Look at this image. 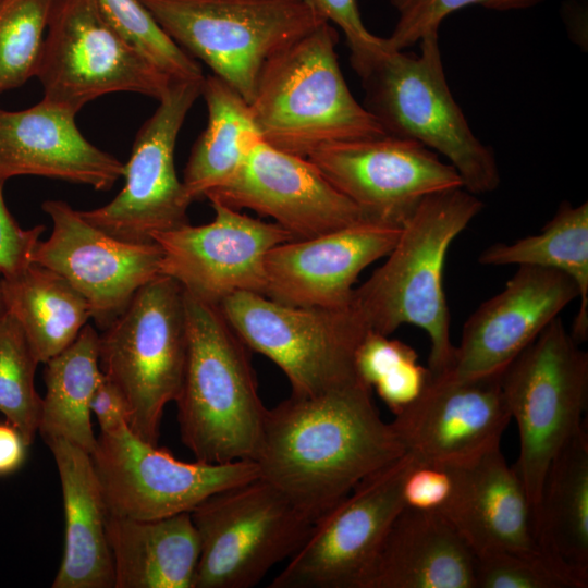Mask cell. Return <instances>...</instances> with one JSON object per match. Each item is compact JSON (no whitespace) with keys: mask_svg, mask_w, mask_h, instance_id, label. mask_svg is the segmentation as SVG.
<instances>
[{"mask_svg":"<svg viewBox=\"0 0 588 588\" xmlns=\"http://www.w3.org/2000/svg\"><path fill=\"white\" fill-rule=\"evenodd\" d=\"M360 381L268 409L254 458L259 478L313 523L406 450Z\"/></svg>","mask_w":588,"mask_h":588,"instance_id":"6da1fadb","label":"cell"},{"mask_svg":"<svg viewBox=\"0 0 588 588\" xmlns=\"http://www.w3.org/2000/svg\"><path fill=\"white\" fill-rule=\"evenodd\" d=\"M482 207L464 187L428 195L403 223L388 259L353 291L350 305L370 331L390 335L413 324L428 334L432 377L450 371L455 351L443 287L446 254Z\"/></svg>","mask_w":588,"mask_h":588,"instance_id":"7a4b0ae2","label":"cell"},{"mask_svg":"<svg viewBox=\"0 0 588 588\" xmlns=\"http://www.w3.org/2000/svg\"><path fill=\"white\" fill-rule=\"evenodd\" d=\"M187 358L175 401L183 444L196 461H254L268 408L257 387L248 347L218 305L184 291Z\"/></svg>","mask_w":588,"mask_h":588,"instance_id":"3957f363","label":"cell"},{"mask_svg":"<svg viewBox=\"0 0 588 588\" xmlns=\"http://www.w3.org/2000/svg\"><path fill=\"white\" fill-rule=\"evenodd\" d=\"M338 38L324 22L264 65L249 107L269 145L307 158L329 144L387 134L353 97L338 61Z\"/></svg>","mask_w":588,"mask_h":588,"instance_id":"277c9868","label":"cell"},{"mask_svg":"<svg viewBox=\"0 0 588 588\" xmlns=\"http://www.w3.org/2000/svg\"><path fill=\"white\" fill-rule=\"evenodd\" d=\"M438 33L419 40V54L385 47L358 74L365 108L387 134L416 140L445 156L465 189L475 195L489 193L501 181L497 159L473 133L451 94Z\"/></svg>","mask_w":588,"mask_h":588,"instance_id":"5b68a950","label":"cell"},{"mask_svg":"<svg viewBox=\"0 0 588 588\" xmlns=\"http://www.w3.org/2000/svg\"><path fill=\"white\" fill-rule=\"evenodd\" d=\"M168 34L248 103L264 65L327 22L302 0H138Z\"/></svg>","mask_w":588,"mask_h":588,"instance_id":"8992f818","label":"cell"},{"mask_svg":"<svg viewBox=\"0 0 588 588\" xmlns=\"http://www.w3.org/2000/svg\"><path fill=\"white\" fill-rule=\"evenodd\" d=\"M99 366L124 394L130 429L157 445L164 407L175 402L187 358L184 289L160 274L99 334Z\"/></svg>","mask_w":588,"mask_h":588,"instance_id":"52a82bcc","label":"cell"},{"mask_svg":"<svg viewBox=\"0 0 588 588\" xmlns=\"http://www.w3.org/2000/svg\"><path fill=\"white\" fill-rule=\"evenodd\" d=\"M501 382L518 428L514 467L535 516L552 458L586 424L588 354L556 317L503 370Z\"/></svg>","mask_w":588,"mask_h":588,"instance_id":"ba28073f","label":"cell"},{"mask_svg":"<svg viewBox=\"0 0 588 588\" xmlns=\"http://www.w3.org/2000/svg\"><path fill=\"white\" fill-rule=\"evenodd\" d=\"M218 307L249 350L280 367L291 394L313 396L359 381L355 354L370 330L351 305L297 307L236 292Z\"/></svg>","mask_w":588,"mask_h":588,"instance_id":"9c48e42d","label":"cell"},{"mask_svg":"<svg viewBox=\"0 0 588 588\" xmlns=\"http://www.w3.org/2000/svg\"><path fill=\"white\" fill-rule=\"evenodd\" d=\"M199 538L194 588H250L307 538L313 522L261 478L219 491L191 512Z\"/></svg>","mask_w":588,"mask_h":588,"instance_id":"30bf717a","label":"cell"},{"mask_svg":"<svg viewBox=\"0 0 588 588\" xmlns=\"http://www.w3.org/2000/svg\"><path fill=\"white\" fill-rule=\"evenodd\" d=\"M36 76L44 99L77 113L106 94L159 100L172 81L109 23L98 0H56Z\"/></svg>","mask_w":588,"mask_h":588,"instance_id":"8fae6325","label":"cell"},{"mask_svg":"<svg viewBox=\"0 0 588 588\" xmlns=\"http://www.w3.org/2000/svg\"><path fill=\"white\" fill-rule=\"evenodd\" d=\"M109 515L157 519L189 513L208 497L259 478L256 463L183 462L127 424L100 432L90 454Z\"/></svg>","mask_w":588,"mask_h":588,"instance_id":"7c38bea8","label":"cell"},{"mask_svg":"<svg viewBox=\"0 0 588 588\" xmlns=\"http://www.w3.org/2000/svg\"><path fill=\"white\" fill-rule=\"evenodd\" d=\"M415 456L402 457L362 480L317 518L269 588H362L394 518Z\"/></svg>","mask_w":588,"mask_h":588,"instance_id":"4fadbf2b","label":"cell"},{"mask_svg":"<svg viewBox=\"0 0 588 588\" xmlns=\"http://www.w3.org/2000/svg\"><path fill=\"white\" fill-rule=\"evenodd\" d=\"M204 78L171 84L136 134L124 164L123 188L107 205L79 211L86 221L135 243L152 242L154 234L188 223L192 200L176 175L174 148L188 111L201 96Z\"/></svg>","mask_w":588,"mask_h":588,"instance_id":"5bb4252c","label":"cell"},{"mask_svg":"<svg viewBox=\"0 0 588 588\" xmlns=\"http://www.w3.org/2000/svg\"><path fill=\"white\" fill-rule=\"evenodd\" d=\"M41 208L52 220V231L36 245L32 264L65 279L86 301L97 327L106 330L135 294L160 275V246L119 240L63 200H46Z\"/></svg>","mask_w":588,"mask_h":588,"instance_id":"9a60e30c","label":"cell"},{"mask_svg":"<svg viewBox=\"0 0 588 588\" xmlns=\"http://www.w3.org/2000/svg\"><path fill=\"white\" fill-rule=\"evenodd\" d=\"M307 158L377 222L403 225L428 195L464 187L455 168L437 152L390 134L329 144Z\"/></svg>","mask_w":588,"mask_h":588,"instance_id":"2e32d148","label":"cell"},{"mask_svg":"<svg viewBox=\"0 0 588 588\" xmlns=\"http://www.w3.org/2000/svg\"><path fill=\"white\" fill-rule=\"evenodd\" d=\"M215 218L203 225L186 223L156 233L161 250L160 274L179 282L204 302L219 303L236 292L265 293V259L274 246L295 240L277 223L252 218L211 200Z\"/></svg>","mask_w":588,"mask_h":588,"instance_id":"e0dca14e","label":"cell"},{"mask_svg":"<svg viewBox=\"0 0 588 588\" xmlns=\"http://www.w3.org/2000/svg\"><path fill=\"white\" fill-rule=\"evenodd\" d=\"M206 198L274 219L295 240L372 221L306 157L260 139L240 170Z\"/></svg>","mask_w":588,"mask_h":588,"instance_id":"ac0fdd59","label":"cell"},{"mask_svg":"<svg viewBox=\"0 0 588 588\" xmlns=\"http://www.w3.org/2000/svg\"><path fill=\"white\" fill-rule=\"evenodd\" d=\"M578 296L565 273L518 266L505 287L464 323L451 369L441 377L460 380L503 371Z\"/></svg>","mask_w":588,"mask_h":588,"instance_id":"d6986e66","label":"cell"},{"mask_svg":"<svg viewBox=\"0 0 588 588\" xmlns=\"http://www.w3.org/2000/svg\"><path fill=\"white\" fill-rule=\"evenodd\" d=\"M502 372L469 379L432 377L391 422L418 462L450 463L500 444L512 419Z\"/></svg>","mask_w":588,"mask_h":588,"instance_id":"ffe728a7","label":"cell"},{"mask_svg":"<svg viewBox=\"0 0 588 588\" xmlns=\"http://www.w3.org/2000/svg\"><path fill=\"white\" fill-rule=\"evenodd\" d=\"M401 230L399 224L365 221L281 243L266 256L264 295L290 306L347 307L359 273L389 255Z\"/></svg>","mask_w":588,"mask_h":588,"instance_id":"44dd1931","label":"cell"},{"mask_svg":"<svg viewBox=\"0 0 588 588\" xmlns=\"http://www.w3.org/2000/svg\"><path fill=\"white\" fill-rule=\"evenodd\" d=\"M442 464L451 474L452 489L438 512L475 556L538 547L526 489L514 465L507 464L500 444Z\"/></svg>","mask_w":588,"mask_h":588,"instance_id":"7402d4cb","label":"cell"},{"mask_svg":"<svg viewBox=\"0 0 588 588\" xmlns=\"http://www.w3.org/2000/svg\"><path fill=\"white\" fill-rule=\"evenodd\" d=\"M75 115L46 99L21 111L0 108V181L37 175L110 189L124 163L89 143Z\"/></svg>","mask_w":588,"mask_h":588,"instance_id":"603a6c76","label":"cell"},{"mask_svg":"<svg viewBox=\"0 0 588 588\" xmlns=\"http://www.w3.org/2000/svg\"><path fill=\"white\" fill-rule=\"evenodd\" d=\"M476 556L437 511L403 507L362 588H475Z\"/></svg>","mask_w":588,"mask_h":588,"instance_id":"cb8c5ba5","label":"cell"},{"mask_svg":"<svg viewBox=\"0 0 588 588\" xmlns=\"http://www.w3.org/2000/svg\"><path fill=\"white\" fill-rule=\"evenodd\" d=\"M46 444L57 465L65 523L63 556L51 587L114 588L108 510L90 454L63 439Z\"/></svg>","mask_w":588,"mask_h":588,"instance_id":"d4e9b609","label":"cell"},{"mask_svg":"<svg viewBox=\"0 0 588 588\" xmlns=\"http://www.w3.org/2000/svg\"><path fill=\"white\" fill-rule=\"evenodd\" d=\"M114 588H194L200 546L189 513L106 522Z\"/></svg>","mask_w":588,"mask_h":588,"instance_id":"484cf974","label":"cell"},{"mask_svg":"<svg viewBox=\"0 0 588 588\" xmlns=\"http://www.w3.org/2000/svg\"><path fill=\"white\" fill-rule=\"evenodd\" d=\"M543 551L588 575V432L586 424L552 458L534 516Z\"/></svg>","mask_w":588,"mask_h":588,"instance_id":"4316f807","label":"cell"},{"mask_svg":"<svg viewBox=\"0 0 588 588\" xmlns=\"http://www.w3.org/2000/svg\"><path fill=\"white\" fill-rule=\"evenodd\" d=\"M201 96L208 122L192 148L182 181L192 201L225 184L262 139L249 103L225 82L213 74L205 77Z\"/></svg>","mask_w":588,"mask_h":588,"instance_id":"83f0119b","label":"cell"},{"mask_svg":"<svg viewBox=\"0 0 588 588\" xmlns=\"http://www.w3.org/2000/svg\"><path fill=\"white\" fill-rule=\"evenodd\" d=\"M5 311L23 329L39 363L74 342L90 318L83 296L54 271L32 264L2 278Z\"/></svg>","mask_w":588,"mask_h":588,"instance_id":"f1b7e54d","label":"cell"},{"mask_svg":"<svg viewBox=\"0 0 588 588\" xmlns=\"http://www.w3.org/2000/svg\"><path fill=\"white\" fill-rule=\"evenodd\" d=\"M98 343V332L86 324L72 344L45 363L38 425L45 442L63 439L89 454L96 449L89 405L102 376Z\"/></svg>","mask_w":588,"mask_h":588,"instance_id":"f546056e","label":"cell"},{"mask_svg":"<svg viewBox=\"0 0 588 588\" xmlns=\"http://www.w3.org/2000/svg\"><path fill=\"white\" fill-rule=\"evenodd\" d=\"M487 266H535L568 275L579 292V308L571 334L578 343L588 339V204L564 200L552 219L534 235L513 243H494L478 257Z\"/></svg>","mask_w":588,"mask_h":588,"instance_id":"4dcf8cb0","label":"cell"},{"mask_svg":"<svg viewBox=\"0 0 588 588\" xmlns=\"http://www.w3.org/2000/svg\"><path fill=\"white\" fill-rule=\"evenodd\" d=\"M354 367L357 379L375 390L393 415L414 402L431 379L413 347L375 331L359 344Z\"/></svg>","mask_w":588,"mask_h":588,"instance_id":"1f68e13d","label":"cell"},{"mask_svg":"<svg viewBox=\"0 0 588 588\" xmlns=\"http://www.w3.org/2000/svg\"><path fill=\"white\" fill-rule=\"evenodd\" d=\"M39 364L20 323L0 318V412L30 445L38 431L41 397L34 384Z\"/></svg>","mask_w":588,"mask_h":588,"instance_id":"d6a6232c","label":"cell"},{"mask_svg":"<svg viewBox=\"0 0 588 588\" xmlns=\"http://www.w3.org/2000/svg\"><path fill=\"white\" fill-rule=\"evenodd\" d=\"M54 1L0 2V95L36 76Z\"/></svg>","mask_w":588,"mask_h":588,"instance_id":"836d02e7","label":"cell"},{"mask_svg":"<svg viewBox=\"0 0 588 588\" xmlns=\"http://www.w3.org/2000/svg\"><path fill=\"white\" fill-rule=\"evenodd\" d=\"M588 575L536 547L476 555L475 588H587Z\"/></svg>","mask_w":588,"mask_h":588,"instance_id":"e575fe53","label":"cell"},{"mask_svg":"<svg viewBox=\"0 0 588 588\" xmlns=\"http://www.w3.org/2000/svg\"><path fill=\"white\" fill-rule=\"evenodd\" d=\"M118 33L172 81H200L198 62L174 42L138 0H98Z\"/></svg>","mask_w":588,"mask_h":588,"instance_id":"d590c367","label":"cell"},{"mask_svg":"<svg viewBox=\"0 0 588 588\" xmlns=\"http://www.w3.org/2000/svg\"><path fill=\"white\" fill-rule=\"evenodd\" d=\"M546 0H390L397 13L392 34L384 38L391 50H404L424 36L439 32L441 23L450 14L469 5H481L497 11L524 10Z\"/></svg>","mask_w":588,"mask_h":588,"instance_id":"8d00e7d4","label":"cell"},{"mask_svg":"<svg viewBox=\"0 0 588 588\" xmlns=\"http://www.w3.org/2000/svg\"><path fill=\"white\" fill-rule=\"evenodd\" d=\"M344 34L351 50V63L357 74L385 48L384 38L365 27L356 0H302Z\"/></svg>","mask_w":588,"mask_h":588,"instance_id":"74e56055","label":"cell"},{"mask_svg":"<svg viewBox=\"0 0 588 588\" xmlns=\"http://www.w3.org/2000/svg\"><path fill=\"white\" fill-rule=\"evenodd\" d=\"M451 489L452 478L445 464L415 460L403 481V503L405 507L438 512L446 502Z\"/></svg>","mask_w":588,"mask_h":588,"instance_id":"f35d334b","label":"cell"},{"mask_svg":"<svg viewBox=\"0 0 588 588\" xmlns=\"http://www.w3.org/2000/svg\"><path fill=\"white\" fill-rule=\"evenodd\" d=\"M3 185L0 181V271L3 277H10L32 265L34 249L45 226L22 229L7 208Z\"/></svg>","mask_w":588,"mask_h":588,"instance_id":"ab89813d","label":"cell"},{"mask_svg":"<svg viewBox=\"0 0 588 588\" xmlns=\"http://www.w3.org/2000/svg\"><path fill=\"white\" fill-rule=\"evenodd\" d=\"M89 407L99 424L100 432L113 430L122 424L128 425V403L118 385L103 373L94 391Z\"/></svg>","mask_w":588,"mask_h":588,"instance_id":"60d3db41","label":"cell"},{"mask_svg":"<svg viewBox=\"0 0 588 588\" xmlns=\"http://www.w3.org/2000/svg\"><path fill=\"white\" fill-rule=\"evenodd\" d=\"M25 443L20 431L10 422L0 424V475L19 469L26 456Z\"/></svg>","mask_w":588,"mask_h":588,"instance_id":"b9f144b4","label":"cell"},{"mask_svg":"<svg viewBox=\"0 0 588 588\" xmlns=\"http://www.w3.org/2000/svg\"><path fill=\"white\" fill-rule=\"evenodd\" d=\"M2 273L0 271V318L4 315L5 313V307H4V301H3V292H2Z\"/></svg>","mask_w":588,"mask_h":588,"instance_id":"7bdbcfd3","label":"cell"},{"mask_svg":"<svg viewBox=\"0 0 588 588\" xmlns=\"http://www.w3.org/2000/svg\"><path fill=\"white\" fill-rule=\"evenodd\" d=\"M1 1H2V0H0V2H1Z\"/></svg>","mask_w":588,"mask_h":588,"instance_id":"ee69618b","label":"cell"}]
</instances>
